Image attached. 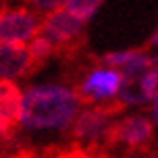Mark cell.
<instances>
[{
	"label": "cell",
	"instance_id": "obj_1",
	"mask_svg": "<svg viewBox=\"0 0 158 158\" xmlns=\"http://www.w3.org/2000/svg\"><path fill=\"white\" fill-rule=\"evenodd\" d=\"M81 100L75 89L60 83L27 87L19 127L29 131H64L71 129L81 112Z\"/></svg>",
	"mask_w": 158,
	"mask_h": 158
},
{
	"label": "cell",
	"instance_id": "obj_2",
	"mask_svg": "<svg viewBox=\"0 0 158 158\" xmlns=\"http://www.w3.org/2000/svg\"><path fill=\"white\" fill-rule=\"evenodd\" d=\"M44 19L29 6L4 8L0 13V46H25L42 31Z\"/></svg>",
	"mask_w": 158,
	"mask_h": 158
},
{
	"label": "cell",
	"instance_id": "obj_3",
	"mask_svg": "<svg viewBox=\"0 0 158 158\" xmlns=\"http://www.w3.org/2000/svg\"><path fill=\"white\" fill-rule=\"evenodd\" d=\"M123 73L108 67H98L83 77L77 85V96L83 104H108L114 102L123 89Z\"/></svg>",
	"mask_w": 158,
	"mask_h": 158
},
{
	"label": "cell",
	"instance_id": "obj_4",
	"mask_svg": "<svg viewBox=\"0 0 158 158\" xmlns=\"http://www.w3.org/2000/svg\"><path fill=\"white\" fill-rule=\"evenodd\" d=\"M125 106L114 100L108 104H100V106H92L81 110L75 118L71 127V135L75 139H83V142H98V139H106L110 133V127L114 125L112 117L118 114Z\"/></svg>",
	"mask_w": 158,
	"mask_h": 158
},
{
	"label": "cell",
	"instance_id": "obj_5",
	"mask_svg": "<svg viewBox=\"0 0 158 158\" xmlns=\"http://www.w3.org/2000/svg\"><path fill=\"white\" fill-rule=\"evenodd\" d=\"M83 29L85 23L77 21L71 13L64 10V4L58 10L44 17L42 23V35L52 42L54 50H69L75 48L79 42H83Z\"/></svg>",
	"mask_w": 158,
	"mask_h": 158
},
{
	"label": "cell",
	"instance_id": "obj_6",
	"mask_svg": "<svg viewBox=\"0 0 158 158\" xmlns=\"http://www.w3.org/2000/svg\"><path fill=\"white\" fill-rule=\"evenodd\" d=\"M154 137V123L146 114H129L110 127L108 143H123L129 150H139Z\"/></svg>",
	"mask_w": 158,
	"mask_h": 158
},
{
	"label": "cell",
	"instance_id": "obj_7",
	"mask_svg": "<svg viewBox=\"0 0 158 158\" xmlns=\"http://www.w3.org/2000/svg\"><path fill=\"white\" fill-rule=\"evenodd\" d=\"M38 69L27 46H0V79L17 81Z\"/></svg>",
	"mask_w": 158,
	"mask_h": 158
},
{
	"label": "cell",
	"instance_id": "obj_8",
	"mask_svg": "<svg viewBox=\"0 0 158 158\" xmlns=\"http://www.w3.org/2000/svg\"><path fill=\"white\" fill-rule=\"evenodd\" d=\"M25 92L17 85V81H2L0 79V121L6 127L19 125L21 110H23Z\"/></svg>",
	"mask_w": 158,
	"mask_h": 158
},
{
	"label": "cell",
	"instance_id": "obj_9",
	"mask_svg": "<svg viewBox=\"0 0 158 158\" xmlns=\"http://www.w3.org/2000/svg\"><path fill=\"white\" fill-rule=\"evenodd\" d=\"M102 4H104L102 0H67V2H64V10L71 13L77 21L87 23V21L100 10Z\"/></svg>",
	"mask_w": 158,
	"mask_h": 158
},
{
	"label": "cell",
	"instance_id": "obj_10",
	"mask_svg": "<svg viewBox=\"0 0 158 158\" xmlns=\"http://www.w3.org/2000/svg\"><path fill=\"white\" fill-rule=\"evenodd\" d=\"M117 100L123 106H143V104L152 102L150 98H148V94L143 92L142 81H125Z\"/></svg>",
	"mask_w": 158,
	"mask_h": 158
},
{
	"label": "cell",
	"instance_id": "obj_11",
	"mask_svg": "<svg viewBox=\"0 0 158 158\" xmlns=\"http://www.w3.org/2000/svg\"><path fill=\"white\" fill-rule=\"evenodd\" d=\"M142 50H135V48H129V50H118V52H108V54H104L100 60H102L104 67H108V69H125L127 64L133 60L135 56L139 54Z\"/></svg>",
	"mask_w": 158,
	"mask_h": 158
},
{
	"label": "cell",
	"instance_id": "obj_12",
	"mask_svg": "<svg viewBox=\"0 0 158 158\" xmlns=\"http://www.w3.org/2000/svg\"><path fill=\"white\" fill-rule=\"evenodd\" d=\"M27 48H29V54H31V58H33V63L38 64H42L46 58H50L52 56V52H54V46H52V42L48 38H44L42 33H40L38 38H33L29 44H27Z\"/></svg>",
	"mask_w": 158,
	"mask_h": 158
},
{
	"label": "cell",
	"instance_id": "obj_13",
	"mask_svg": "<svg viewBox=\"0 0 158 158\" xmlns=\"http://www.w3.org/2000/svg\"><path fill=\"white\" fill-rule=\"evenodd\" d=\"M152 75L156 79V100H158V54L152 56Z\"/></svg>",
	"mask_w": 158,
	"mask_h": 158
},
{
	"label": "cell",
	"instance_id": "obj_14",
	"mask_svg": "<svg viewBox=\"0 0 158 158\" xmlns=\"http://www.w3.org/2000/svg\"><path fill=\"white\" fill-rule=\"evenodd\" d=\"M10 135H13V129H10V127H6L2 121H0V139H8Z\"/></svg>",
	"mask_w": 158,
	"mask_h": 158
},
{
	"label": "cell",
	"instance_id": "obj_15",
	"mask_svg": "<svg viewBox=\"0 0 158 158\" xmlns=\"http://www.w3.org/2000/svg\"><path fill=\"white\" fill-rule=\"evenodd\" d=\"M0 158H35V154L27 150H21V152H15V154H10V156H0Z\"/></svg>",
	"mask_w": 158,
	"mask_h": 158
},
{
	"label": "cell",
	"instance_id": "obj_16",
	"mask_svg": "<svg viewBox=\"0 0 158 158\" xmlns=\"http://www.w3.org/2000/svg\"><path fill=\"white\" fill-rule=\"evenodd\" d=\"M148 46H158V27L154 29V33L150 35V42H148Z\"/></svg>",
	"mask_w": 158,
	"mask_h": 158
},
{
	"label": "cell",
	"instance_id": "obj_17",
	"mask_svg": "<svg viewBox=\"0 0 158 158\" xmlns=\"http://www.w3.org/2000/svg\"><path fill=\"white\" fill-rule=\"evenodd\" d=\"M152 114H154V121L158 123V100L154 102V106H152Z\"/></svg>",
	"mask_w": 158,
	"mask_h": 158
},
{
	"label": "cell",
	"instance_id": "obj_18",
	"mask_svg": "<svg viewBox=\"0 0 158 158\" xmlns=\"http://www.w3.org/2000/svg\"><path fill=\"white\" fill-rule=\"evenodd\" d=\"M2 10H4V2H0V13H2Z\"/></svg>",
	"mask_w": 158,
	"mask_h": 158
},
{
	"label": "cell",
	"instance_id": "obj_19",
	"mask_svg": "<svg viewBox=\"0 0 158 158\" xmlns=\"http://www.w3.org/2000/svg\"><path fill=\"white\" fill-rule=\"evenodd\" d=\"M150 158H158V156H150Z\"/></svg>",
	"mask_w": 158,
	"mask_h": 158
}]
</instances>
